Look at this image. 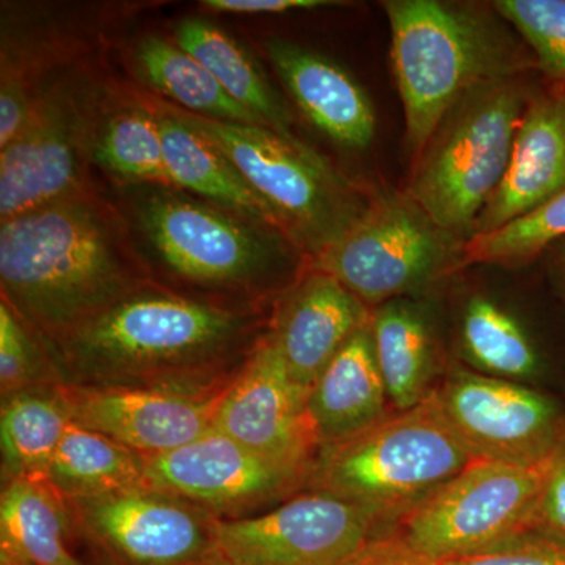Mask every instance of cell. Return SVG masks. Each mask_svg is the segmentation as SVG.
<instances>
[{
    "instance_id": "1",
    "label": "cell",
    "mask_w": 565,
    "mask_h": 565,
    "mask_svg": "<svg viewBox=\"0 0 565 565\" xmlns=\"http://www.w3.org/2000/svg\"><path fill=\"white\" fill-rule=\"evenodd\" d=\"M263 334L262 305L151 281L50 345L63 385L222 393Z\"/></svg>"
},
{
    "instance_id": "2",
    "label": "cell",
    "mask_w": 565,
    "mask_h": 565,
    "mask_svg": "<svg viewBox=\"0 0 565 565\" xmlns=\"http://www.w3.org/2000/svg\"><path fill=\"white\" fill-rule=\"evenodd\" d=\"M154 281L120 207L96 185L0 222V289L50 343Z\"/></svg>"
},
{
    "instance_id": "3",
    "label": "cell",
    "mask_w": 565,
    "mask_h": 565,
    "mask_svg": "<svg viewBox=\"0 0 565 565\" xmlns=\"http://www.w3.org/2000/svg\"><path fill=\"white\" fill-rule=\"evenodd\" d=\"M152 280L177 291L263 305L299 280L310 259L274 226L170 185L114 188Z\"/></svg>"
},
{
    "instance_id": "4",
    "label": "cell",
    "mask_w": 565,
    "mask_h": 565,
    "mask_svg": "<svg viewBox=\"0 0 565 565\" xmlns=\"http://www.w3.org/2000/svg\"><path fill=\"white\" fill-rule=\"evenodd\" d=\"M392 66L414 159L463 95L535 66L493 7L441 0H386Z\"/></svg>"
},
{
    "instance_id": "5",
    "label": "cell",
    "mask_w": 565,
    "mask_h": 565,
    "mask_svg": "<svg viewBox=\"0 0 565 565\" xmlns=\"http://www.w3.org/2000/svg\"><path fill=\"white\" fill-rule=\"evenodd\" d=\"M473 460L433 388L415 407L319 449L307 486L362 509L379 537Z\"/></svg>"
},
{
    "instance_id": "6",
    "label": "cell",
    "mask_w": 565,
    "mask_h": 565,
    "mask_svg": "<svg viewBox=\"0 0 565 565\" xmlns=\"http://www.w3.org/2000/svg\"><path fill=\"white\" fill-rule=\"evenodd\" d=\"M533 96L523 76L479 85L451 107L415 159L405 193L465 244L503 181Z\"/></svg>"
},
{
    "instance_id": "7",
    "label": "cell",
    "mask_w": 565,
    "mask_h": 565,
    "mask_svg": "<svg viewBox=\"0 0 565 565\" xmlns=\"http://www.w3.org/2000/svg\"><path fill=\"white\" fill-rule=\"evenodd\" d=\"M163 103L233 162L269 204L282 234L310 262L343 237L370 207L371 196L297 136L210 120Z\"/></svg>"
},
{
    "instance_id": "8",
    "label": "cell",
    "mask_w": 565,
    "mask_h": 565,
    "mask_svg": "<svg viewBox=\"0 0 565 565\" xmlns=\"http://www.w3.org/2000/svg\"><path fill=\"white\" fill-rule=\"evenodd\" d=\"M111 85L93 58L47 82L0 150V222L95 185L90 143Z\"/></svg>"
},
{
    "instance_id": "9",
    "label": "cell",
    "mask_w": 565,
    "mask_h": 565,
    "mask_svg": "<svg viewBox=\"0 0 565 565\" xmlns=\"http://www.w3.org/2000/svg\"><path fill=\"white\" fill-rule=\"evenodd\" d=\"M556 455L534 465L476 459L401 516L386 535L440 563L531 533Z\"/></svg>"
},
{
    "instance_id": "10",
    "label": "cell",
    "mask_w": 565,
    "mask_h": 565,
    "mask_svg": "<svg viewBox=\"0 0 565 565\" xmlns=\"http://www.w3.org/2000/svg\"><path fill=\"white\" fill-rule=\"evenodd\" d=\"M465 245L407 193L386 192L310 267L374 310L462 269Z\"/></svg>"
},
{
    "instance_id": "11",
    "label": "cell",
    "mask_w": 565,
    "mask_h": 565,
    "mask_svg": "<svg viewBox=\"0 0 565 565\" xmlns=\"http://www.w3.org/2000/svg\"><path fill=\"white\" fill-rule=\"evenodd\" d=\"M102 565H195L217 553V516L150 486L66 500Z\"/></svg>"
},
{
    "instance_id": "12",
    "label": "cell",
    "mask_w": 565,
    "mask_h": 565,
    "mask_svg": "<svg viewBox=\"0 0 565 565\" xmlns=\"http://www.w3.org/2000/svg\"><path fill=\"white\" fill-rule=\"evenodd\" d=\"M374 537L362 509L308 490L270 511L218 520L217 552L239 565H344Z\"/></svg>"
},
{
    "instance_id": "13",
    "label": "cell",
    "mask_w": 565,
    "mask_h": 565,
    "mask_svg": "<svg viewBox=\"0 0 565 565\" xmlns=\"http://www.w3.org/2000/svg\"><path fill=\"white\" fill-rule=\"evenodd\" d=\"M437 393L446 418L475 459L534 465L565 444L564 412L537 390L455 371Z\"/></svg>"
},
{
    "instance_id": "14",
    "label": "cell",
    "mask_w": 565,
    "mask_h": 565,
    "mask_svg": "<svg viewBox=\"0 0 565 565\" xmlns=\"http://www.w3.org/2000/svg\"><path fill=\"white\" fill-rule=\"evenodd\" d=\"M310 471L256 455L211 429L192 444L148 457L145 484L191 501L217 519L236 520L307 486Z\"/></svg>"
},
{
    "instance_id": "15",
    "label": "cell",
    "mask_w": 565,
    "mask_h": 565,
    "mask_svg": "<svg viewBox=\"0 0 565 565\" xmlns=\"http://www.w3.org/2000/svg\"><path fill=\"white\" fill-rule=\"evenodd\" d=\"M307 399L266 330L221 393L212 429L275 462L311 468L321 448Z\"/></svg>"
},
{
    "instance_id": "16",
    "label": "cell",
    "mask_w": 565,
    "mask_h": 565,
    "mask_svg": "<svg viewBox=\"0 0 565 565\" xmlns=\"http://www.w3.org/2000/svg\"><path fill=\"white\" fill-rule=\"evenodd\" d=\"M2 3L0 46V150L20 134L33 103L52 77L88 61L103 32L96 10Z\"/></svg>"
},
{
    "instance_id": "17",
    "label": "cell",
    "mask_w": 565,
    "mask_h": 565,
    "mask_svg": "<svg viewBox=\"0 0 565 565\" xmlns=\"http://www.w3.org/2000/svg\"><path fill=\"white\" fill-rule=\"evenodd\" d=\"M71 422L137 455H166L212 429L221 393L58 384Z\"/></svg>"
},
{
    "instance_id": "18",
    "label": "cell",
    "mask_w": 565,
    "mask_h": 565,
    "mask_svg": "<svg viewBox=\"0 0 565 565\" xmlns=\"http://www.w3.org/2000/svg\"><path fill=\"white\" fill-rule=\"evenodd\" d=\"M371 311L340 281L308 267L278 297L267 326L294 384L310 393L334 355L370 321Z\"/></svg>"
},
{
    "instance_id": "19",
    "label": "cell",
    "mask_w": 565,
    "mask_h": 565,
    "mask_svg": "<svg viewBox=\"0 0 565 565\" xmlns=\"http://www.w3.org/2000/svg\"><path fill=\"white\" fill-rule=\"evenodd\" d=\"M263 50L308 121L348 150L371 147L377 115L360 82L332 58L285 39L270 36Z\"/></svg>"
},
{
    "instance_id": "20",
    "label": "cell",
    "mask_w": 565,
    "mask_h": 565,
    "mask_svg": "<svg viewBox=\"0 0 565 565\" xmlns=\"http://www.w3.org/2000/svg\"><path fill=\"white\" fill-rule=\"evenodd\" d=\"M565 189V90L534 95L511 161L476 225V236L503 228Z\"/></svg>"
},
{
    "instance_id": "21",
    "label": "cell",
    "mask_w": 565,
    "mask_h": 565,
    "mask_svg": "<svg viewBox=\"0 0 565 565\" xmlns=\"http://www.w3.org/2000/svg\"><path fill=\"white\" fill-rule=\"evenodd\" d=\"M0 565L102 564L50 482L11 479L0 494Z\"/></svg>"
},
{
    "instance_id": "22",
    "label": "cell",
    "mask_w": 565,
    "mask_h": 565,
    "mask_svg": "<svg viewBox=\"0 0 565 565\" xmlns=\"http://www.w3.org/2000/svg\"><path fill=\"white\" fill-rule=\"evenodd\" d=\"M370 321L334 355L308 393L319 448L341 444L392 414Z\"/></svg>"
},
{
    "instance_id": "23",
    "label": "cell",
    "mask_w": 565,
    "mask_h": 565,
    "mask_svg": "<svg viewBox=\"0 0 565 565\" xmlns=\"http://www.w3.org/2000/svg\"><path fill=\"white\" fill-rule=\"evenodd\" d=\"M150 103L158 115L163 158L173 188L281 232L269 204L212 141L181 121L161 98H150Z\"/></svg>"
},
{
    "instance_id": "24",
    "label": "cell",
    "mask_w": 565,
    "mask_h": 565,
    "mask_svg": "<svg viewBox=\"0 0 565 565\" xmlns=\"http://www.w3.org/2000/svg\"><path fill=\"white\" fill-rule=\"evenodd\" d=\"M92 167L114 188L170 185L158 115L150 99L111 85L90 143Z\"/></svg>"
},
{
    "instance_id": "25",
    "label": "cell",
    "mask_w": 565,
    "mask_h": 565,
    "mask_svg": "<svg viewBox=\"0 0 565 565\" xmlns=\"http://www.w3.org/2000/svg\"><path fill=\"white\" fill-rule=\"evenodd\" d=\"M129 61L137 79L172 106L210 120L263 126L173 40L158 33L141 35L132 43Z\"/></svg>"
},
{
    "instance_id": "26",
    "label": "cell",
    "mask_w": 565,
    "mask_h": 565,
    "mask_svg": "<svg viewBox=\"0 0 565 565\" xmlns=\"http://www.w3.org/2000/svg\"><path fill=\"white\" fill-rule=\"evenodd\" d=\"M172 40L202 63L223 90L252 111L263 126L296 136L291 111L243 44L232 35L206 18L188 17L174 22Z\"/></svg>"
},
{
    "instance_id": "27",
    "label": "cell",
    "mask_w": 565,
    "mask_h": 565,
    "mask_svg": "<svg viewBox=\"0 0 565 565\" xmlns=\"http://www.w3.org/2000/svg\"><path fill=\"white\" fill-rule=\"evenodd\" d=\"M375 359L394 411L422 403L433 388L435 341L422 308L396 299L371 311Z\"/></svg>"
},
{
    "instance_id": "28",
    "label": "cell",
    "mask_w": 565,
    "mask_h": 565,
    "mask_svg": "<svg viewBox=\"0 0 565 565\" xmlns=\"http://www.w3.org/2000/svg\"><path fill=\"white\" fill-rule=\"evenodd\" d=\"M71 423L57 385L40 386L2 399V482L43 479Z\"/></svg>"
},
{
    "instance_id": "29",
    "label": "cell",
    "mask_w": 565,
    "mask_h": 565,
    "mask_svg": "<svg viewBox=\"0 0 565 565\" xmlns=\"http://www.w3.org/2000/svg\"><path fill=\"white\" fill-rule=\"evenodd\" d=\"M145 471L143 456L71 422L52 459L46 481L65 500H74L145 486Z\"/></svg>"
},
{
    "instance_id": "30",
    "label": "cell",
    "mask_w": 565,
    "mask_h": 565,
    "mask_svg": "<svg viewBox=\"0 0 565 565\" xmlns=\"http://www.w3.org/2000/svg\"><path fill=\"white\" fill-rule=\"evenodd\" d=\"M460 344L468 362L486 375L522 381L537 373V352L526 330L489 297L475 296L465 305Z\"/></svg>"
},
{
    "instance_id": "31",
    "label": "cell",
    "mask_w": 565,
    "mask_h": 565,
    "mask_svg": "<svg viewBox=\"0 0 565 565\" xmlns=\"http://www.w3.org/2000/svg\"><path fill=\"white\" fill-rule=\"evenodd\" d=\"M565 239V189L537 210L465 245L463 266H522Z\"/></svg>"
},
{
    "instance_id": "32",
    "label": "cell",
    "mask_w": 565,
    "mask_h": 565,
    "mask_svg": "<svg viewBox=\"0 0 565 565\" xmlns=\"http://www.w3.org/2000/svg\"><path fill=\"white\" fill-rule=\"evenodd\" d=\"M61 384L47 340L0 300V392L14 394Z\"/></svg>"
},
{
    "instance_id": "33",
    "label": "cell",
    "mask_w": 565,
    "mask_h": 565,
    "mask_svg": "<svg viewBox=\"0 0 565 565\" xmlns=\"http://www.w3.org/2000/svg\"><path fill=\"white\" fill-rule=\"evenodd\" d=\"M492 7L525 41L535 66L565 84V0H497Z\"/></svg>"
},
{
    "instance_id": "34",
    "label": "cell",
    "mask_w": 565,
    "mask_h": 565,
    "mask_svg": "<svg viewBox=\"0 0 565 565\" xmlns=\"http://www.w3.org/2000/svg\"><path fill=\"white\" fill-rule=\"evenodd\" d=\"M434 565H565V544L531 531L476 555L440 561Z\"/></svg>"
},
{
    "instance_id": "35",
    "label": "cell",
    "mask_w": 565,
    "mask_h": 565,
    "mask_svg": "<svg viewBox=\"0 0 565 565\" xmlns=\"http://www.w3.org/2000/svg\"><path fill=\"white\" fill-rule=\"evenodd\" d=\"M534 531L565 544V444L546 478Z\"/></svg>"
},
{
    "instance_id": "36",
    "label": "cell",
    "mask_w": 565,
    "mask_h": 565,
    "mask_svg": "<svg viewBox=\"0 0 565 565\" xmlns=\"http://www.w3.org/2000/svg\"><path fill=\"white\" fill-rule=\"evenodd\" d=\"M203 10L215 14H286L345 6L337 0H203Z\"/></svg>"
},
{
    "instance_id": "37",
    "label": "cell",
    "mask_w": 565,
    "mask_h": 565,
    "mask_svg": "<svg viewBox=\"0 0 565 565\" xmlns=\"http://www.w3.org/2000/svg\"><path fill=\"white\" fill-rule=\"evenodd\" d=\"M344 565H434L416 555L399 539L393 535H379L367 542L362 552L356 553Z\"/></svg>"
},
{
    "instance_id": "38",
    "label": "cell",
    "mask_w": 565,
    "mask_h": 565,
    "mask_svg": "<svg viewBox=\"0 0 565 565\" xmlns=\"http://www.w3.org/2000/svg\"><path fill=\"white\" fill-rule=\"evenodd\" d=\"M555 269L565 292V239L556 250Z\"/></svg>"
},
{
    "instance_id": "39",
    "label": "cell",
    "mask_w": 565,
    "mask_h": 565,
    "mask_svg": "<svg viewBox=\"0 0 565 565\" xmlns=\"http://www.w3.org/2000/svg\"><path fill=\"white\" fill-rule=\"evenodd\" d=\"M195 565H239L236 563H233V561L226 559V557H223L221 553H215V555H212L210 557H206V559L202 561V563L195 564Z\"/></svg>"
}]
</instances>
